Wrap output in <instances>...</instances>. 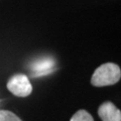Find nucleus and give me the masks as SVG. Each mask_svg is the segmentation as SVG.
Here are the masks:
<instances>
[{
	"mask_svg": "<svg viewBox=\"0 0 121 121\" xmlns=\"http://www.w3.org/2000/svg\"><path fill=\"white\" fill-rule=\"evenodd\" d=\"M0 121H22V120L11 111L0 110Z\"/></svg>",
	"mask_w": 121,
	"mask_h": 121,
	"instance_id": "6",
	"label": "nucleus"
},
{
	"mask_svg": "<svg viewBox=\"0 0 121 121\" xmlns=\"http://www.w3.org/2000/svg\"><path fill=\"white\" fill-rule=\"evenodd\" d=\"M52 66H54V60L52 59H43L33 65V72L37 73V76L48 74V72L52 71Z\"/></svg>",
	"mask_w": 121,
	"mask_h": 121,
	"instance_id": "4",
	"label": "nucleus"
},
{
	"mask_svg": "<svg viewBox=\"0 0 121 121\" xmlns=\"http://www.w3.org/2000/svg\"><path fill=\"white\" fill-rule=\"evenodd\" d=\"M102 121H121V112L112 102H104L98 109Z\"/></svg>",
	"mask_w": 121,
	"mask_h": 121,
	"instance_id": "3",
	"label": "nucleus"
},
{
	"mask_svg": "<svg viewBox=\"0 0 121 121\" xmlns=\"http://www.w3.org/2000/svg\"><path fill=\"white\" fill-rule=\"evenodd\" d=\"M70 121H94L92 115L86 110H79L72 116Z\"/></svg>",
	"mask_w": 121,
	"mask_h": 121,
	"instance_id": "5",
	"label": "nucleus"
},
{
	"mask_svg": "<svg viewBox=\"0 0 121 121\" xmlns=\"http://www.w3.org/2000/svg\"><path fill=\"white\" fill-rule=\"evenodd\" d=\"M121 70L118 65L106 63L98 67L91 78V84L95 87L114 85L120 80Z\"/></svg>",
	"mask_w": 121,
	"mask_h": 121,
	"instance_id": "1",
	"label": "nucleus"
},
{
	"mask_svg": "<svg viewBox=\"0 0 121 121\" xmlns=\"http://www.w3.org/2000/svg\"><path fill=\"white\" fill-rule=\"evenodd\" d=\"M7 89L17 97H27L32 92V86L29 79L23 74L12 76L7 82Z\"/></svg>",
	"mask_w": 121,
	"mask_h": 121,
	"instance_id": "2",
	"label": "nucleus"
}]
</instances>
